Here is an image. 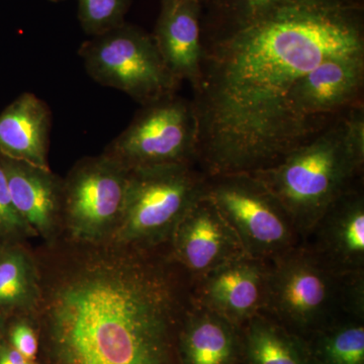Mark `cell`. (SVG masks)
<instances>
[{"mask_svg": "<svg viewBox=\"0 0 364 364\" xmlns=\"http://www.w3.org/2000/svg\"><path fill=\"white\" fill-rule=\"evenodd\" d=\"M196 165L253 173L301 145L289 109L326 60L364 54L363 0H202Z\"/></svg>", "mask_w": 364, "mask_h": 364, "instance_id": "cell-1", "label": "cell"}, {"mask_svg": "<svg viewBox=\"0 0 364 364\" xmlns=\"http://www.w3.org/2000/svg\"><path fill=\"white\" fill-rule=\"evenodd\" d=\"M127 249L79 265L53 287L45 314L51 364H179L191 279L149 250Z\"/></svg>", "mask_w": 364, "mask_h": 364, "instance_id": "cell-2", "label": "cell"}, {"mask_svg": "<svg viewBox=\"0 0 364 364\" xmlns=\"http://www.w3.org/2000/svg\"><path fill=\"white\" fill-rule=\"evenodd\" d=\"M363 105L279 162L250 174L286 208L301 242L337 198L363 181Z\"/></svg>", "mask_w": 364, "mask_h": 364, "instance_id": "cell-3", "label": "cell"}, {"mask_svg": "<svg viewBox=\"0 0 364 364\" xmlns=\"http://www.w3.org/2000/svg\"><path fill=\"white\" fill-rule=\"evenodd\" d=\"M262 313L304 340L346 318L364 320V272H340L301 243L267 260Z\"/></svg>", "mask_w": 364, "mask_h": 364, "instance_id": "cell-4", "label": "cell"}, {"mask_svg": "<svg viewBox=\"0 0 364 364\" xmlns=\"http://www.w3.org/2000/svg\"><path fill=\"white\" fill-rule=\"evenodd\" d=\"M207 181L193 164L129 170L123 214L112 238L121 247L141 250L167 243L177 223L205 195Z\"/></svg>", "mask_w": 364, "mask_h": 364, "instance_id": "cell-5", "label": "cell"}, {"mask_svg": "<svg viewBox=\"0 0 364 364\" xmlns=\"http://www.w3.org/2000/svg\"><path fill=\"white\" fill-rule=\"evenodd\" d=\"M78 54L93 80L142 105L174 95L181 85L165 65L152 33L127 23L91 37Z\"/></svg>", "mask_w": 364, "mask_h": 364, "instance_id": "cell-6", "label": "cell"}, {"mask_svg": "<svg viewBox=\"0 0 364 364\" xmlns=\"http://www.w3.org/2000/svg\"><path fill=\"white\" fill-rule=\"evenodd\" d=\"M205 196L233 229L247 255L270 260L301 243L286 208L252 174L208 176Z\"/></svg>", "mask_w": 364, "mask_h": 364, "instance_id": "cell-7", "label": "cell"}, {"mask_svg": "<svg viewBox=\"0 0 364 364\" xmlns=\"http://www.w3.org/2000/svg\"><path fill=\"white\" fill-rule=\"evenodd\" d=\"M198 135L193 102L174 93L142 105L131 124L104 153L129 170L159 165H196Z\"/></svg>", "mask_w": 364, "mask_h": 364, "instance_id": "cell-8", "label": "cell"}, {"mask_svg": "<svg viewBox=\"0 0 364 364\" xmlns=\"http://www.w3.org/2000/svg\"><path fill=\"white\" fill-rule=\"evenodd\" d=\"M129 169L102 153L80 160L63 181L62 217L78 240L112 237L123 214Z\"/></svg>", "mask_w": 364, "mask_h": 364, "instance_id": "cell-9", "label": "cell"}, {"mask_svg": "<svg viewBox=\"0 0 364 364\" xmlns=\"http://www.w3.org/2000/svg\"><path fill=\"white\" fill-rule=\"evenodd\" d=\"M363 90L364 54L333 57L299 79L289 109L301 143L363 105Z\"/></svg>", "mask_w": 364, "mask_h": 364, "instance_id": "cell-10", "label": "cell"}, {"mask_svg": "<svg viewBox=\"0 0 364 364\" xmlns=\"http://www.w3.org/2000/svg\"><path fill=\"white\" fill-rule=\"evenodd\" d=\"M167 243L172 262L191 282L245 254L233 229L205 195L177 223Z\"/></svg>", "mask_w": 364, "mask_h": 364, "instance_id": "cell-11", "label": "cell"}, {"mask_svg": "<svg viewBox=\"0 0 364 364\" xmlns=\"http://www.w3.org/2000/svg\"><path fill=\"white\" fill-rule=\"evenodd\" d=\"M268 264L247 254L191 282V301L241 327L263 312Z\"/></svg>", "mask_w": 364, "mask_h": 364, "instance_id": "cell-12", "label": "cell"}, {"mask_svg": "<svg viewBox=\"0 0 364 364\" xmlns=\"http://www.w3.org/2000/svg\"><path fill=\"white\" fill-rule=\"evenodd\" d=\"M363 181L325 210L301 244L340 272H364Z\"/></svg>", "mask_w": 364, "mask_h": 364, "instance_id": "cell-13", "label": "cell"}, {"mask_svg": "<svg viewBox=\"0 0 364 364\" xmlns=\"http://www.w3.org/2000/svg\"><path fill=\"white\" fill-rule=\"evenodd\" d=\"M200 0H161V11L152 33L165 65L181 83L195 88L200 78Z\"/></svg>", "mask_w": 364, "mask_h": 364, "instance_id": "cell-14", "label": "cell"}, {"mask_svg": "<svg viewBox=\"0 0 364 364\" xmlns=\"http://www.w3.org/2000/svg\"><path fill=\"white\" fill-rule=\"evenodd\" d=\"M14 208L35 234L50 238L62 217L63 181L50 168L1 156Z\"/></svg>", "mask_w": 364, "mask_h": 364, "instance_id": "cell-15", "label": "cell"}, {"mask_svg": "<svg viewBox=\"0 0 364 364\" xmlns=\"http://www.w3.org/2000/svg\"><path fill=\"white\" fill-rule=\"evenodd\" d=\"M179 364H242L241 328L191 303L177 335Z\"/></svg>", "mask_w": 364, "mask_h": 364, "instance_id": "cell-16", "label": "cell"}, {"mask_svg": "<svg viewBox=\"0 0 364 364\" xmlns=\"http://www.w3.org/2000/svg\"><path fill=\"white\" fill-rule=\"evenodd\" d=\"M52 112L33 93L16 97L0 114V155L49 168Z\"/></svg>", "mask_w": 364, "mask_h": 364, "instance_id": "cell-17", "label": "cell"}, {"mask_svg": "<svg viewBox=\"0 0 364 364\" xmlns=\"http://www.w3.org/2000/svg\"><path fill=\"white\" fill-rule=\"evenodd\" d=\"M240 328L242 364H314L305 340L264 314Z\"/></svg>", "mask_w": 364, "mask_h": 364, "instance_id": "cell-18", "label": "cell"}, {"mask_svg": "<svg viewBox=\"0 0 364 364\" xmlns=\"http://www.w3.org/2000/svg\"><path fill=\"white\" fill-rule=\"evenodd\" d=\"M314 364H364V320L346 318L306 339Z\"/></svg>", "mask_w": 364, "mask_h": 364, "instance_id": "cell-19", "label": "cell"}, {"mask_svg": "<svg viewBox=\"0 0 364 364\" xmlns=\"http://www.w3.org/2000/svg\"><path fill=\"white\" fill-rule=\"evenodd\" d=\"M40 299L39 282L32 259L25 251L0 252V314L33 308Z\"/></svg>", "mask_w": 364, "mask_h": 364, "instance_id": "cell-20", "label": "cell"}, {"mask_svg": "<svg viewBox=\"0 0 364 364\" xmlns=\"http://www.w3.org/2000/svg\"><path fill=\"white\" fill-rule=\"evenodd\" d=\"M132 0H78V18L90 37L102 35L124 23Z\"/></svg>", "mask_w": 364, "mask_h": 364, "instance_id": "cell-21", "label": "cell"}, {"mask_svg": "<svg viewBox=\"0 0 364 364\" xmlns=\"http://www.w3.org/2000/svg\"><path fill=\"white\" fill-rule=\"evenodd\" d=\"M33 232L14 208L6 173L0 164V240L18 238Z\"/></svg>", "mask_w": 364, "mask_h": 364, "instance_id": "cell-22", "label": "cell"}, {"mask_svg": "<svg viewBox=\"0 0 364 364\" xmlns=\"http://www.w3.org/2000/svg\"><path fill=\"white\" fill-rule=\"evenodd\" d=\"M11 345L20 352L26 360L32 361L37 355L38 340L30 325L18 322L11 328L9 333Z\"/></svg>", "mask_w": 364, "mask_h": 364, "instance_id": "cell-23", "label": "cell"}, {"mask_svg": "<svg viewBox=\"0 0 364 364\" xmlns=\"http://www.w3.org/2000/svg\"><path fill=\"white\" fill-rule=\"evenodd\" d=\"M0 332H1V314H0Z\"/></svg>", "mask_w": 364, "mask_h": 364, "instance_id": "cell-24", "label": "cell"}, {"mask_svg": "<svg viewBox=\"0 0 364 364\" xmlns=\"http://www.w3.org/2000/svg\"><path fill=\"white\" fill-rule=\"evenodd\" d=\"M21 364H32V363H31V361H26V363Z\"/></svg>", "mask_w": 364, "mask_h": 364, "instance_id": "cell-25", "label": "cell"}, {"mask_svg": "<svg viewBox=\"0 0 364 364\" xmlns=\"http://www.w3.org/2000/svg\"><path fill=\"white\" fill-rule=\"evenodd\" d=\"M51 1L59 2V1H63V0H51Z\"/></svg>", "mask_w": 364, "mask_h": 364, "instance_id": "cell-26", "label": "cell"}, {"mask_svg": "<svg viewBox=\"0 0 364 364\" xmlns=\"http://www.w3.org/2000/svg\"><path fill=\"white\" fill-rule=\"evenodd\" d=\"M200 1H202V0H200Z\"/></svg>", "mask_w": 364, "mask_h": 364, "instance_id": "cell-27", "label": "cell"}]
</instances>
